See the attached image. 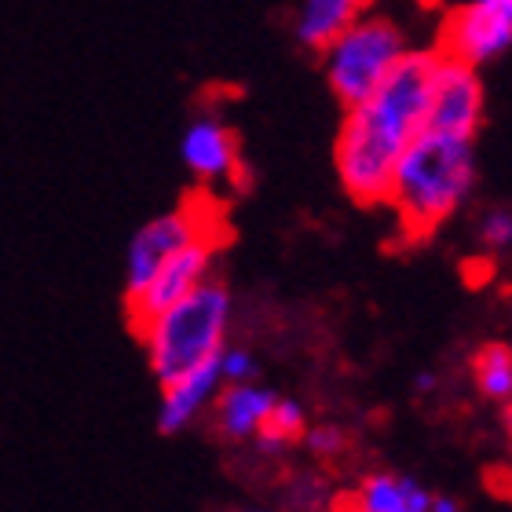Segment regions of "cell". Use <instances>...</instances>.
Listing matches in <instances>:
<instances>
[{"mask_svg":"<svg viewBox=\"0 0 512 512\" xmlns=\"http://www.w3.org/2000/svg\"><path fill=\"white\" fill-rule=\"evenodd\" d=\"M439 48L406 55L374 96L344 114L337 136V176L359 205L392 202L395 169L428 125Z\"/></svg>","mask_w":512,"mask_h":512,"instance_id":"1","label":"cell"},{"mask_svg":"<svg viewBox=\"0 0 512 512\" xmlns=\"http://www.w3.org/2000/svg\"><path fill=\"white\" fill-rule=\"evenodd\" d=\"M476 180L472 136L425 128L395 169L392 205L410 238H428L458 205L469 198Z\"/></svg>","mask_w":512,"mask_h":512,"instance_id":"2","label":"cell"},{"mask_svg":"<svg viewBox=\"0 0 512 512\" xmlns=\"http://www.w3.org/2000/svg\"><path fill=\"white\" fill-rule=\"evenodd\" d=\"M227 322H231V293L220 282H202L191 297H183L143 333L154 377L161 384H172L187 370L224 352Z\"/></svg>","mask_w":512,"mask_h":512,"instance_id":"3","label":"cell"},{"mask_svg":"<svg viewBox=\"0 0 512 512\" xmlns=\"http://www.w3.org/2000/svg\"><path fill=\"white\" fill-rule=\"evenodd\" d=\"M319 55L330 92L344 110H352L363 99L374 96L377 88L392 77L395 66L410 55V44H406L403 30L392 19L363 15L330 48H322Z\"/></svg>","mask_w":512,"mask_h":512,"instance_id":"4","label":"cell"},{"mask_svg":"<svg viewBox=\"0 0 512 512\" xmlns=\"http://www.w3.org/2000/svg\"><path fill=\"white\" fill-rule=\"evenodd\" d=\"M512 48V0H458L443 19L439 52L483 66Z\"/></svg>","mask_w":512,"mask_h":512,"instance_id":"5","label":"cell"},{"mask_svg":"<svg viewBox=\"0 0 512 512\" xmlns=\"http://www.w3.org/2000/svg\"><path fill=\"white\" fill-rule=\"evenodd\" d=\"M216 220L213 216L198 213L194 205H183L176 213H165L158 220H150L128 246V264H125V300L139 297L143 289L154 282L161 267L169 264L172 256L187 249L191 242L205 235H216L213 231Z\"/></svg>","mask_w":512,"mask_h":512,"instance_id":"6","label":"cell"},{"mask_svg":"<svg viewBox=\"0 0 512 512\" xmlns=\"http://www.w3.org/2000/svg\"><path fill=\"white\" fill-rule=\"evenodd\" d=\"M213 249H216V235H205V238H198V242H191V246L180 249L169 264L161 267L158 275H154V282H150L139 297L128 300V322H132V330H136L139 337H143L165 311L176 308L183 297H191L202 282H209L205 275H209Z\"/></svg>","mask_w":512,"mask_h":512,"instance_id":"7","label":"cell"},{"mask_svg":"<svg viewBox=\"0 0 512 512\" xmlns=\"http://www.w3.org/2000/svg\"><path fill=\"white\" fill-rule=\"evenodd\" d=\"M483 118V85L476 66L450 59L439 52L436 85H432V107H428V125L454 136H476Z\"/></svg>","mask_w":512,"mask_h":512,"instance_id":"8","label":"cell"},{"mask_svg":"<svg viewBox=\"0 0 512 512\" xmlns=\"http://www.w3.org/2000/svg\"><path fill=\"white\" fill-rule=\"evenodd\" d=\"M180 154L187 161V169L198 172L202 180H224V176H235L242 169L235 132L216 114H202V118H194L187 125Z\"/></svg>","mask_w":512,"mask_h":512,"instance_id":"9","label":"cell"},{"mask_svg":"<svg viewBox=\"0 0 512 512\" xmlns=\"http://www.w3.org/2000/svg\"><path fill=\"white\" fill-rule=\"evenodd\" d=\"M224 381V352L205 359L202 366L187 370L183 377H176L172 384H165V399H161L158 428L165 436L180 432L187 421H194V414L213 399L216 384Z\"/></svg>","mask_w":512,"mask_h":512,"instance_id":"10","label":"cell"},{"mask_svg":"<svg viewBox=\"0 0 512 512\" xmlns=\"http://www.w3.org/2000/svg\"><path fill=\"white\" fill-rule=\"evenodd\" d=\"M370 0H300L293 15V33L311 52L330 48L348 26L363 19Z\"/></svg>","mask_w":512,"mask_h":512,"instance_id":"11","label":"cell"},{"mask_svg":"<svg viewBox=\"0 0 512 512\" xmlns=\"http://www.w3.org/2000/svg\"><path fill=\"white\" fill-rule=\"evenodd\" d=\"M278 406V395L271 388H256V384L242 381L231 384L220 403H216V425L227 439H256L260 425L267 421V414Z\"/></svg>","mask_w":512,"mask_h":512,"instance_id":"12","label":"cell"},{"mask_svg":"<svg viewBox=\"0 0 512 512\" xmlns=\"http://www.w3.org/2000/svg\"><path fill=\"white\" fill-rule=\"evenodd\" d=\"M472 377L487 399H512V348L502 341L483 344L480 352L472 355Z\"/></svg>","mask_w":512,"mask_h":512,"instance_id":"13","label":"cell"},{"mask_svg":"<svg viewBox=\"0 0 512 512\" xmlns=\"http://www.w3.org/2000/svg\"><path fill=\"white\" fill-rule=\"evenodd\" d=\"M300 439H308L304 410L293 399H278V406L256 432V447H260V454H282L289 443H300Z\"/></svg>","mask_w":512,"mask_h":512,"instance_id":"14","label":"cell"},{"mask_svg":"<svg viewBox=\"0 0 512 512\" xmlns=\"http://www.w3.org/2000/svg\"><path fill=\"white\" fill-rule=\"evenodd\" d=\"M480 235L491 249L509 246V242H512V213H509V209H491V213L483 216Z\"/></svg>","mask_w":512,"mask_h":512,"instance_id":"15","label":"cell"},{"mask_svg":"<svg viewBox=\"0 0 512 512\" xmlns=\"http://www.w3.org/2000/svg\"><path fill=\"white\" fill-rule=\"evenodd\" d=\"M308 450L315 454V458H337V454L344 450V432L341 428H311Z\"/></svg>","mask_w":512,"mask_h":512,"instance_id":"16","label":"cell"},{"mask_svg":"<svg viewBox=\"0 0 512 512\" xmlns=\"http://www.w3.org/2000/svg\"><path fill=\"white\" fill-rule=\"evenodd\" d=\"M256 374H260V370H256V359L249 352H242V348H231V352H224V377L231 384L253 381Z\"/></svg>","mask_w":512,"mask_h":512,"instance_id":"17","label":"cell"},{"mask_svg":"<svg viewBox=\"0 0 512 512\" xmlns=\"http://www.w3.org/2000/svg\"><path fill=\"white\" fill-rule=\"evenodd\" d=\"M432 512H461V505L454 498H432Z\"/></svg>","mask_w":512,"mask_h":512,"instance_id":"18","label":"cell"},{"mask_svg":"<svg viewBox=\"0 0 512 512\" xmlns=\"http://www.w3.org/2000/svg\"><path fill=\"white\" fill-rule=\"evenodd\" d=\"M509 432H512V410H509Z\"/></svg>","mask_w":512,"mask_h":512,"instance_id":"19","label":"cell"},{"mask_svg":"<svg viewBox=\"0 0 512 512\" xmlns=\"http://www.w3.org/2000/svg\"><path fill=\"white\" fill-rule=\"evenodd\" d=\"M341 512H359V509H355V505H352V509H341Z\"/></svg>","mask_w":512,"mask_h":512,"instance_id":"20","label":"cell"},{"mask_svg":"<svg viewBox=\"0 0 512 512\" xmlns=\"http://www.w3.org/2000/svg\"><path fill=\"white\" fill-rule=\"evenodd\" d=\"M249 512H260V509H249Z\"/></svg>","mask_w":512,"mask_h":512,"instance_id":"21","label":"cell"}]
</instances>
